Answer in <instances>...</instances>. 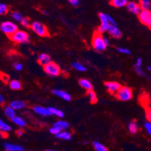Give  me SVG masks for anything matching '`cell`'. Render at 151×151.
I'll use <instances>...</instances> for the list:
<instances>
[{
	"label": "cell",
	"mask_w": 151,
	"mask_h": 151,
	"mask_svg": "<svg viewBox=\"0 0 151 151\" xmlns=\"http://www.w3.org/2000/svg\"><path fill=\"white\" fill-rule=\"evenodd\" d=\"M138 125L135 121H131L129 123L128 126V129L129 131V132L132 135H135L138 131Z\"/></svg>",
	"instance_id": "23"
},
{
	"label": "cell",
	"mask_w": 151,
	"mask_h": 151,
	"mask_svg": "<svg viewBox=\"0 0 151 151\" xmlns=\"http://www.w3.org/2000/svg\"><path fill=\"white\" fill-rule=\"evenodd\" d=\"M14 68L17 71H20L23 69V65L21 63H14Z\"/></svg>",
	"instance_id": "38"
},
{
	"label": "cell",
	"mask_w": 151,
	"mask_h": 151,
	"mask_svg": "<svg viewBox=\"0 0 151 151\" xmlns=\"http://www.w3.org/2000/svg\"><path fill=\"white\" fill-rule=\"evenodd\" d=\"M49 131H50V134H52V135L57 136V135H58L59 132H61V131H62V130L59 129V128H58V127H57V126H53L51 128H50V129H49Z\"/></svg>",
	"instance_id": "31"
},
{
	"label": "cell",
	"mask_w": 151,
	"mask_h": 151,
	"mask_svg": "<svg viewBox=\"0 0 151 151\" xmlns=\"http://www.w3.org/2000/svg\"><path fill=\"white\" fill-rule=\"evenodd\" d=\"M138 16L141 23L151 28V10H142Z\"/></svg>",
	"instance_id": "8"
},
{
	"label": "cell",
	"mask_w": 151,
	"mask_h": 151,
	"mask_svg": "<svg viewBox=\"0 0 151 151\" xmlns=\"http://www.w3.org/2000/svg\"><path fill=\"white\" fill-rule=\"evenodd\" d=\"M48 108H49V110H50L51 115L59 117V118H62V117L64 116V113H63L62 110L57 109L56 107H50Z\"/></svg>",
	"instance_id": "24"
},
{
	"label": "cell",
	"mask_w": 151,
	"mask_h": 151,
	"mask_svg": "<svg viewBox=\"0 0 151 151\" xmlns=\"http://www.w3.org/2000/svg\"><path fill=\"white\" fill-rule=\"evenodd\" d=\"M144 128L146 129L147 132H148L150 135H151V122H147L144 123Z\"/></svg>",
	"instance_id": "37"
},
{
	"label": "cell",
	"mask_w": 151,
	"mask_h": 151,
	"mask_svg": "<svg viewBox=\"0 0 151 151\" xmlns=\"http://www.w3.org/2000/svg\"><path fill=\"white\" fill-rule=\"evenodd\" d=\"M126 8H127V10H128L129 12L137 15H138L139 14H140L141 11H142L139 3H136V2H128L127 6H126Z\"/></svg>",
	"instance_id": "10"
},
{
	"label": "cell",
	"mask_w": 151,
	"mask_h": 151,
	"mask_svg": "<svg viewBox=\"0 0 151 151\" xmlns=\"http://www.w3.org/2000/svg\"><path fill=\"white\" fill-rule=\"evenodd\" d=\"M146 118L148 120V122H151V108H148L146 110Z\"/></svg>",
	"instance_id": "40"
},
{
	"label": "cell",
	"mask_w": 151,
	"mask_h": 151,
	"mask_svg": "<svg viewBox=\"0 0 151 151\" xmlns=\"http://www.w3.org/2000/svg\"><path fill=\"white\" fill-rule=\"evenodd\" d=\"M9 87L11 89L14 91H19L22 88V84L19 80H17V79H14V80H11L9 83Z\"/></svg>",
	"instance_id": "22"
},
{
	"label": "cell",
	"mask_w": 151,
	"mask_h": 151,
	"mask_svg": "<svg viewBox=\"0 0 151 151\" xmlns=\"http://www.w3.org/2000/svg\"><path fill=\"white\" fill-rule=\"evenodd\" d=\"M5 102V97L3 96V95H0V104H3V103Z\"/></svg>",
	"instance_id": "44"
},
{
	"label": "cell",
	"mask_w": 151,
	"mask_h": 151,
	"mask_svg": "<svg viewBox=\"0 0 151 151\" xmlns=\"http://www.w3.org/2000/svg\"><path fill=\"white\" fill-rule=\"evenodd\" d=\"M135 72L137 73L138 75L141 76H144V77H146V73L144 72L143 69L141 67H135Z\"/></svg>",
	"instance_id": "36"
},
{
	"label": "cell",
	"mask_w": 151,
	"mask_h": 151,
	"mask_svg": "<svg viewBox=\"0 0 151 151\" xmlns=\"http://www.w3.org/2000/svg\"><path fill=\"white\" fill-rule=\"evenodd\" d=\"M32 110L36 114L40 116H51V113H50V110H49V108L44 107L41 106H34L32 107Z\"/></svg>",
	"instance_id": "12"
},
{
	"label": "cell",
	"mask_w": 151,
	"mask_h": 151,
	"mask_svg": "<svg viewBox=\"0 0 151 151\" xmlns=\"http://www.w3.org/2000/svg\"><path fill=\"white\" fill-rule=\"evenodd\" d=\"M44 70L48 75L50 76H58L61 73L60 67L53 61L45 66Z\"/></svg>",
	"instance_id": "6"
},
{
	"label": "cell",
	"mask_w": 151,
	"mask_h": 151,
	"mask_svg": "<svg viewBox=\"0 0 151 151\" xmlns=\"http://www.w3.org/2000/svg\"><path fill=\"white\" fill-rule=\"evenodd\" d=\"M44 151H55V150H53L48 149V150H44Z\"/></svg>",
	"instance_id": "47"
},
{
	"label": "cell",
	"mask_w": 151,
	"mask_h": 151,
	"mask_svg": "<svg viewBox=\"0 0 151 151\" xmlns=\"http://www.w3.org/2000/svg\"><path fill=\"white\" fill-rule=\"evenodd\" d=\"M1 79H2V81H3L5 83H10V81H9L8 76L6 75V74H2V76H1Z\"/></svg>",
	"instance_id": "42"
},
{
	"label": "cell",
	"mask_w": 151,
	"mask_h": 151,
	"mask_svg": "<svg viewBox=\"0 0 151 151\" xmlns=\"http://www.w3.org/2000/svg\"><path fill=\"white\" fill-rule=\"evenodd\" d=\"M11 40L15 43L26 44L29 42V36L26 31L18 30L14 34L10 37Z\"/></svg>",
	"instance_id": "4"
},
{
	"label": "cell",
	"mask_w": 151,
	"mask_h": 151,
	"mask_svg": "<svg viewBox=\"0 0 151 151\" xmlns=\"http://www.w3.org/2000/svg\"><path fill=\"white\" fill-rule=\"evenodd\" d=\"M9 105L15 110H22V109H24L27 107L26 102L23 101H20V100H14V101H11Z\"/></svg>",
	"instance_id": "16"
},
{
	"label": "cell",
	"mask_w": 151,
	"mask_h": 151,
	"mask_svg": "<svg viewBox=\"0 0 151 151\" xmlns=\"http://www.w3.org/2000/svg\"><path fill=\"white\" fill-rule=\"evenodd\" d=\"M105 87H106L107 90L111 94H117V92L120 90V88H121V85L117 82H106L105 84Z\"/></svg>",
	"instance_id": "9"
},
{
	"label": "cell",
	"mask_w": 151,
	"mask_h": 151,
	"mask_svg": "<svg viewBox=\"0 0 151 151\" xmlns=\"http://www.w3.org/2000/svg\"><path fill=\"white\" fill-rule=\"evenodd\" d=\"M117 98L121 101H130L133 97V93L130 88L127 86H122L115 95Z\"/></svg>",
	"instance_id": "5"
},
{
	"label": "cell",
	"mask_w": 151,
	"mask_h": 151,
	"mask_svg": "<svg viewBox=\"0 0 151 151\" xmlns=\"http://www.w3.org/2000/svg\"><path fill=\"white\" fill-rule=\"evenodd\" d=\"M53 126H57V127H58V128L60 130H62V131H66L68 128H69V122L64 120L57 121V122H56Z\"/></svg>",
	"instance_id": "21"
},
{
	"label": "cell",
	"mask_w": 151,
	"mask_h": 151,
	"mask_svg": "<svg viewBox=\"0 0 151 151\" xmlns=\"http://www.w3.org/2000/svg\"><path fill=\"white\" fill-rule=\"evenodd\" d=\"M20 23L22 24V26H23L24 27H30V22H29V19H28L27 18H23V19L20 21Z\"/></svg>",
	"instance_id": "35"
},
{
	"label": "cell",
	"mask_w": 151,
	"mask_h": 151,
	"mask_svg": "<svg viewBox=\"0 0 151 151\" xmlns=\"http://www.w3.org/2000/svg\"><path fill=\"white\" fill-rule=\"evenodd\" d=\"M110 3L115 8H123L127 6L128 0H110Z\"/></svg>",
	"instance_id": "20"
},
{
	"label": "cell",
	"mask_w": 151,
	"mask_h": 151,
	"mask_svg": "<svg viewBox=\"0 0 151 151\" xmlns=\"http://www.w3.org/2000/svg\"><path fill=\"white\" fill-rule=\"evenodd\" d=\"M71 66L75 70H78V71H80V72H85L86 70H87V67L84 64L80 63V62H77V61L73 62L71 64Z\"/></svg>",
	"instance_id": "28"
},
{
	"label": "cell",
	"mask_w": 151,
	"mask_h": 151,
	"mask_svg": "<svg viewBox=\"0 0 151 151\" xmlns=\"http://www.w3.org/2000/svg\"><path fill=\"white\" fill-rule=\"evenodd\" d=\"M0 130H1V132L8 133V132L11 131V126L8 124L7 122L1 119L0 120Z\"/></svg>",
	"instance_id": "26"
},
{
	"label": "cell",
	"mask_w": 151,
	"mask_h": 151,
	"mask_svg": "<svg viewBox=\"0 0 151 151\" xmlns=\"http://www.w3.org/2000/svg\"><path fill=\"white\" fill-rule=\"evenodd\" d=\"M117 52L120 54H131V52L129 49H126V48H122V47H119L117 49Z\"/></svg>",
	"instance_id": "34"
},
{
	"label": "cell",
	"mask_w": 151,
	"mask_h": 151,
	"mask_svg": "<svg viewBox=\"0 0 151 151\" xmlns=\"http://www.w3.org/2000/svg\"><path fill=\"white\" fill-rule=\"evenodd\" d=\"M12 18H14V20H17V21H21V20L23 19V16L20 13L17 12V11H14L12 13Z\"/></svg>",
	"instance_id": "33"
},
{
	"label": "cell",
	"mask_w": 151,
	"mask_h": 151,
	"mask_svg": "<svg viewBox=\"0 0 151 151\" xmlns=\"http://www.w3.org/2000/svg\"><path fill=\"white\" fill-rule=\"evenodd\" d=\"M142 59L141 58H138L136 61H135V67H141V65H142Z\"/></svg>",
	"instance_id": "41"
},
{
	"label": "cell",
	"mask_w": 151,
	"mask_h": 151,
	"mask_svg": "<svg viewBox=\"0 0 151 151\" xmlns=\"http://www.w3.org/2000/svg\"><path fill=\"white\" fill-rule=\"evenodd\" d=\"M148 70H149L150 72H151V66H149V67H148Z\"/></svg>",
	"instance_id": "46"
},
{
	"label": "cell",
	"mask_w": 151,
	"mask_h": 151,
	"mask_svg": "<svg viewBox=\"0 0 151 151\" xmlns=\"http://www.w3.org/2000/svg\"><path fill=\"white\" fill-rule=\"evenodd\" d=\"M11 121L14 122V124L18 126L19 127H21V128H23L27 126V122H26L25 119L19 116H15L13 119H11Z\"/></svg>",
	"instance_id": "19"
},
{
	"label": "cell",
	"mask_w": 151,
	"mask_h": 151,
	"mask_svg": "<svg viewBox=\"0 0 151 151\" xmlns=\"http://www.w3.org/2000/svg\"><path fill=\"white\" fill-rule=\"evenodd\" d=\"M79 85H80V87L83 88H84L85 90L88 91L92 90V84L89 79H85V78H82L79 80Z\"/></svg>",
	"instance_id": "17"
},
{
	"label": "cell",
	"mask_w": 151,
	"mask_h": 151,
	"mask_svg": "<svg viewBox=\"0 0 151 151\" xmlns=\"http://www.w3.org/2000/svg\"><path fill=\"white\" fill-rule=\"evenodd\" d=\"M30 28L35 33L41 37H46L49 36V32L44 23L38 21H34L31 23Z\"/></svg>",
	"instance_id": "2"
},
{
	"label": "cell",
	"mask_w": 151,
	"mask_h": 151,
	"mask_svg": "<svg viewBox=\"0 0 151 151\" xmlns=\"http://www.w3.org/2000/svg\"><path fill=\"white\" fill-rule=\"evenodd\" d=\"M87 97H88L89 101H90V103H92V104H96V103L97 102V100H98L97 95H96V92L93 90L88 91V92H87Z\"/></svg>",
	"instance_id": "30"
},
{
	"label": "cell",
	"mask_w": 151,
	"mask_h": 151,
	"mask_svg": "<svg viewBox=\"0 0 151 151\" xmlns=\"http://www.w3.org/2000/svg\"><path fill=\"white\" fill-rule=\"evenodd\" d=\"M3 112L5 116L11 119H13V118L16 116V112H15V110L13 109L10 105H9V106L4 107Z\"/></svg>",
	"instance_id": "18"
},
{
	"label": "cell",
	"mask_w": 151,
	"mask_h": 151,
	"mask_svg": "<svg viewBox=\"0 0 151 151\" xmlns=\"http://www.w3.org/2000/svg\"><path fill=\"white\" fill-rule=\"evenodd\" d=\"M108 15H106L105 13H99V19L101 21V25L99 27L98 32L100 33H103V32H108L109 27H110V23L108 20Z\"/></svg>",
	"instance_id": "7"
},
{
	"label": "cell",
	"mask_w": 151,
	"mask_h": 151,
	"mask_svg": "<svg viewBox=\"0 0 151 151\" xmlns=\"http://www.w3.org/2000/svg\"><path fill=\"white\" fill-rule=\"evenodd\" d=\"M52 93H53V95H54L60 97V98H62V100H64V101H70L71 100V95L63 90H60V89H53V90L52 91Z\"/></svg>",
	"instance_id": "11"
},
{
	"label": "cell",
	"mask_w": 151,
	"mask_h": 151,
	"mask_svg": "<svg viewBox=\"0 0 151 151\" xmlns=\"http://www.w3.org/2000/svg\"><path fill=\"white\" fill-rule=\"evenodd\" d=\"M69 4L71 6H74V7H77L79 6L80 4V0H68Z\"/></svg>",
	"instance_id": "39"
},
{
	"label": "cell",
	"mask_w": 151,
	"mask_h": 151,
	"mask_svg": "<svg viewBox=\"0 0 151 151\" xmlns=\"http://www.w3.org/2000/svg\"><path fill=\"white\" fill-rule=\"evenodd\" d=\"M38 62L41 66L45 67L47 64H50L51 62V58H50L49 54L43 53V54H39L38 57Z\"/></svg>",
	"instance_id": "15"
},
{
	"label": "cell",
	"mask_w": 151,
	"mask_h": 151,
	"mask_svg": "<svg viewBox=\"0 0 151 151\" xmlns=\"http://www.w3.org/2000/svg\"><path fill=\"white\" fill-rule=\"evenodd\" d=\"M108 32L111 37L115 38V39H120L122 37V35H123L120 30L117 27V25H110L108 30Z\"/></svg>",
	"instance_id": "13"
},
{
	"label": "cell",
	"mask_w": 151,
	"mask_h": 151,
	"mask_svg": "<svg viewBox=\"0 0 151 151\" xmlns=\"http://www.w3.org/2000/svg\"><path fill=\"white\" fill-rule=\"evenodd\" d=\"M8 11V8L6 6V4L1 3L0 4V15H6V13Z\"/></svg>",
	"instance_id": "32"
},
{
	"label": "cell",
	"mask_w": 151,
	"mask_h": 151,
	"mask_svg": "<svg viewBox=\"0 0 151 151\" xmlns=\"http://www.w3.org/2000/svg\"><path fill=\"white\" fill-rule=\"evenodd\" d=\"M92 46L96 52H104L108 45L106 43L105 37H103L101 33L97 31L92 36Z\"/></svg>",
	"instance_id": "1"
},
{
	"label": "cell",
	"mask_w": 151,
	"mask_h": 151,
	"mask_svg": "<svg viewBox=\"0 0 151 151\" xmlns=\"http://www.w3.org/2000/svg\"><path fill=\"white\" fill-rule=\"evenodd\" d=\"M43 14H44V15H49V12H48V11H43Z\"/></svg>",
	"instance_id": "45"
},
{
	"label": "cell",
	"mask_w": 151,
	"mask_h": 151,
	"mask_svg": "<svg viewBox=\"0 0 151 151\" xmlns=\"http://www.w3.org/2000/svg\"><path fill=\"white\" fill-rule=\"evenodd\" d=\"M4 148L6 151H24V147L19 144H14L6 142L4 144Z\"/></svg>",
	"instance_id": "14"
},
{
	"label": "cell",
	"mask_w": 151,
	"mask_h": 151,
	"mask_svg": "<svg viewBox=\"0 0 151 151\" xmlns=\"http://www.w3.org/2000/svg\"><path fill=\"white\" fill-rule=\"evenodd\" d=\"M16 134L18 135V136L20 137V136H22V135H23V134H24V132H23V130L20 129V130H17V131H16Z\"/></svg>",
	"instance_id": "43"
},
{
	"label": "cell",
	"mask_w": 151,
	"mask_h": 151,
	"mask_svg": "<svg viewBox=\"0 0 151 151\" xmlns=\"http://www.w3.org/2000/svg\"><path fill=\"white\" fill-rule=\"evenodd\" d=\"M92 147L96 151H108V149L99 141H93Z\"/></svg>",
	"instance_id": "25"
},
{
	"label": "cell",
	"mask_w": 151,
	"mask_h": 151,
	"mask_svg": "<svg viewBox=\"0 0 151 151\" xmlns=\"http://www.w3.org/2000/svg\"><path fill=\"white\" fill-rule=\"evenodd\" d=\"M139 5L141 8V10H150L151 8L150 0H140Z\"/></svg>",
	"instance_id": "29"
},
{
	"label": "cell",
	"mask_w": 151,
	"mask_h": 151,
	"mask_svg": "<svg viewBox=\"0 0 151 151\" xmlns=\"http://www.w3.org/2000/svg\"><path fill=\"white\" fill-rule=\"evenodd\" d=\"M0 30L3 33L11 37L18 30V27L11 21H3L0 25Z\"/></svg>",
	"instance_id": "3"
},
{
	"label": "cell",
	"mask_w": 151,
	"mask_h": 151,
	"mask_svg": "<svg viewBox=\"0 0 151 151\" xmlns=\"http://www.w3.org/2000/svg\"><path fill=\"white\" fill-rule=\"evenodd\" d=\"M57 138L64 140H69L71 139V134L69 131H62L57 135Z\"/></svg>",
	"instance_id": "27"
}]
</instances>
